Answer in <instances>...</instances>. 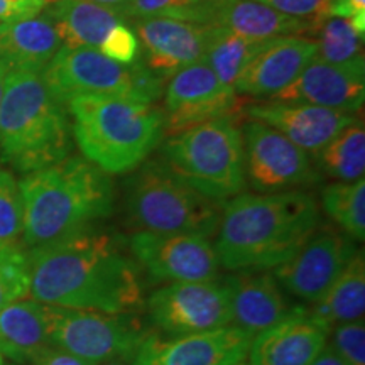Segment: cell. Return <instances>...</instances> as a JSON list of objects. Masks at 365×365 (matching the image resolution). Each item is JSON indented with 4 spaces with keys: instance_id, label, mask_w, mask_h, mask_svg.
I'll use <instances>...</instances> for the list:
<instances>
[{
    "instance_id": "cell-6",
    "label": "cell",
    "mask_w": 365,
    "mask_h": 365,
    "mask_svg": "<svg viewBox=\"0 0 365 365\" xmlns=\"http://www.w3.org/2000/svg\"><path fill=\"white\" fill-rule=\"evenodd\" d=\"M161 153L163 161L180 180L213 202L232 200L247 185L237 118H215L173 134Z\"/></svg>"
},
{
    "instance_id": "cell-31",
    "label": "cell",
    "mask_w": 365,
    "mask_h": 365,
    "mask_svg": "<svg viewBox=\"0 0 365 365\" xmlns=\"http://www.w3.org/2000/svg\"><path fill=\"white\" fill-rule=\"evenodd\" d=\"M212 0H129L125 19L168 17V19L198 22L210 26Z\"/></svg>"
},
{
    "instance_id": "cell-24",
    "label": "cell",
    "mask_w": 365,
    "mask_h": 365,
    "mask_svg": "<svg viewBox=\"0 0 365 365\" xmlns=\"http://www.w3.org/2000/svg\"><path fill=\"white\" fill-rule=\"evenodd\" d=\"M46 16L66 48L98 49L108 31L125 21L118 12L88 0H58Z\"/></svg>"
},
{
    "instance_id": "cell-40",
    "label": "cell",
    "mask_w": 365,
    "mask_h": 365,
    "mask_svg": "<svg viewBox=\"0 0 365 365\" xmlns=\"http://www.w3.org/2000/svg\"><path fill=\"white\" fill-rule=\"evenodd\" d=\"M88 2H93V4H98V6L112 9V11L118 12L122 17H124V11H125L127 4H129V0H88Z\"/></svg>"
},
{
    "instance_id": "cell-45",
    "label": "cell",
    "mask_w": 365,
    "mask_h": 365,
    "mask_svg": "<svg viewBox=\"0 0 365 365\" xmlns=\"http://www.w3.org/2000/svg\"><path fill=\"white\" fill-rule=\"evenodd\" d=\"M0 365H6V362H4V357H2V355H0Z\"/></svg>"
},
{
    "instance_id": "cell-39",
    "label": "cell",
    "mask_w": 365,
    "mask_h": 365,
    "mask_svg": "<svg viewBox=\"0 0 365 365\" xmlns=\"http://www.w3.org/2000/svg\"><path fill=\"white\" fill-rule=\"evenodd\" d=\"M312 365H349V364H346L345 360L331 349L330 344H327L325 349H323L322 354L313 360Z\"/></svg>"
},
{
    "instance_id": "cell-9",
    "label": "cell",
    "mask_w": 365,
    "mask_h": 365,
    "mask_svg": "<svg viewBox=\"0 0 365 365\" xmlns=\"http://www.w3.org/2000/svg\"><path fill=\"white\" fill-rule=\"evenodd\" d=\"M43 314L49 344L91 365L134 359L150 333L137 313H107L43 304Z\"/></svg>"
},
{
    "instance_id": "cell-23",
    "label": "cell",
    "mask_w": 365,
    "mask_h": 365,
    "mask_svg": "<svg viewBox=\"0 0 365 365\" xmlns=\"http://www.w3.org/2000/svg\"><path fill=\"white\" fill-rule=\"evenodd\" d=\"M210 26L223 27L250 39L308 36L317 31L312 22L284 16L255 0H212Z\"/></svg>"
},
{
    "instance_id": "cell-30",
    "label": "cell",
    "mask_w": 365,
    "mask_h": 365,
    "mask_svg": "<svg viewBox=\"0 0 365 365\" xmlns=\"http://www.w3.org/2000/svg\"><path fill=\"white\" fill-rule=\"evenodd\" d=\"M317 59L325 63H345L360 56L364 39L355 33L350 22L341 17H328L314 31Z\"/></svg>"
},
{
    "instance_id": "cell-41",
    "label": "cell",
    "mask_w": 365,
    "mask_h": 365,
    "mask_svg": "<svg viewBox=\"0 0 365 365\" xmlns=\"http://www.w3.org/2000/svg\"><path fill=\"white\" fill-rule=\"evenodd\" d=\"M9 73H11V70H9V66L2 61V59H0V102H2L4 90H6V81H7Z\"/></svg>"
},
{
    "instance_id": "cell-2",
    "label": "cell",
    "mask_w": 365,
    "mask_h": 365,
    "mask_svg": "<svg viewBox=\"0 0 365 365\" xmlns=\"http://www.w3.org/2000/svg\"><path fill=\"white\" fill-rule=\"evenodd\" d=\"M319 225V203L309 191L240 193L222 208L213 247L228 271L274 269L289 261Z\"/></svg>"
},
{
    "instance_id": "cell-11",
    "label": "cell",
    "mask_w": 365,
    "mask_h": 365,
    "mask_svg": "<svg viewBox=\"0 0 365 365\" xmlns=\"http://www.w3.org/2000/svg\"><path fill=\"white\" fill-rule=\"evenodd\" d=\"M245 180L259 193H279L317 185L322 180L313 158L287 137L249 118L242 129Z\"/></svg>"
},
{
    "instance_id": "cell-37",
    "label": "cell",
    "mask_w": 365,
    "mask_h": 365,
    "mask_svg": "<svg viewBox=\"0 0 365 365\" xmlns=\"http://www.w3.org/2000/svg\"><path fill=\"white\" fill-rule=\"evenodd\" d=\"M27 365H91L86 360L76 357L66 350L59 349L56 345H46L41 349L33 359L27 362Z\"/></svg>"
},
{
    "instance_id": "cell-27",
    "label": "cell",
    "mask_w": 365,
    "mask_h": 365,
    "mask_svg": "<svg viewBox=\"0 0 365 365\" xmlns=\"http://www.w3.org/2000/svg\"><path fill=\"white\" fill-rule=\"evenodd\" d=\"M312 158L319 176L344 182L362 180L365 173L364 122L346 127Z\"/></svg>"
},
{
    "instance_id": "cell-28",
    "label": "cell",
    "mask_w": 365,
    "mask_h": 365,
    "mask_svg": "<svg viewBox=\"0 0 365 365\" xmlns=\"http://www.w3.org/2000/svg\"><path fill=\"white\" fill-rule=\"evenodd\" d=\"M271 41L272 39L244 38L223 27L213 26L212 39L208 43L203 61L212 68L223 85L234 90L242 71Z\"/></svg>"
},
{
    "instance_id": "cell-16",
    "label": "cell",
    "mask_w": 365,
    "mask_h": 365,
    "mask_svg": "<svg viewBox=\"0 0 365 365\" xmlns=\"http://www.w3.org/2000/svg\"><path fill=\"white\" fill-rule=\"evenodd\" d=\"M134 33L144 51L140 59L164 81L182 68L203 61L213 26L168 17H144L134 19Z\"/></svg>"
},
{
    "instance_id": "cell-18",
    "label": "cell",
    "mask_w": 365,
    "mask_h": 365,
    "mask_svg": "<svg viewBox=\"0 0 365 365\" xmlns=\"http://www.w3.org/2000/svg\"><path fill=\"white\" fill-rule=\"evenodd\" d=\"M269 100L303 102L357 113L365 100L364 54L345 63H325L313 58L293 83Z\"/></svg>"
},
{
    "instance_id": "cell-36",
    "label": "cell",
    "mask_w": 365,
    "mask_h": 365,
    "mask_svg": "<svg viewBox=\"0 0 365 365\" xmlns=\"http://www.w3.org/2000/svg\"><path fill=\"white\" fill-rule=\"evenodd\" d=\"M255 2H261L284 16L312 22L314 27L331 17L330 7L333 0H255Z\"/></svg>"
},
{
    "instance_id": "cell-8",
    "label": "cell",
    "mask_w": 365,
    "mask_h": 365,
    "mask_svg": "<svg viewBox=\"0 0 365 365\" xmlns=\"http://www.w3.org/2000/svg\"><path fill=\"white\" fill-rule=\"evenodd\" d=\"M41 75L49 91L61 103L80 95H103L156 103L163 95V80L140 58L132 65H120L91 48L63 46Z\"/></svg>"
},
{
    "instance_id": "cell-35",
    "label": "cell",
    "mask_w": 365,
    "mask_h": 365,
    "mask_svg": "<svg viewBox=\"0 0 365 365\" xmlns=\"http://www.w3.org/2000/svg\"><path fill=\"white\" fill-rule=\"evenodd\" d=\"M98 51L103 56L120 63V65H132L139 59L140 44L134 29L127 26L125 22H118L105 36Z\"/></svg>"
},
{
    "instance_id": "cell-7",
    "label": "cell",
    "mask_w": 365,
    "mask_h": 365,
    "mask_svg": "<svg viewBox=\"0 0 365 365\" xmlns=\"http://www.w3.org/2000/svg\"><path fill=\"white\" fill-rule=\"evenodd\" d=\"M125 213L135 232L210 237L220 223L222 207L180 180L163 159H153L127 181Z\"/></svg>"
},
{
    "instance_id": "cell-34",
    "label": "cell",
    "mask_w": 365,
    "mask_h": 365,
    "mask_svg": "<svg viewBox=\"0 0 365 365\" xmlns=\"http://www.w3.org/2000/svg\"><path fill=\"white\" fill-rule=\"evenodd\" d=\"M330 346L349 365H365V325L364 318L341 323L330 330Z\"/></svg>"
},
{
    "instance_id": "cell-21",
    "label": "cell",
    "mask_w": 365,
    "mask_h": 365,
    "mask_svg": "<svg viewBox=\"0 0 365 365\" xmlns=\"http://www.w3.org/2000/svg\"><path fill=\"white\" fill-rule=\"evenodd\" d=\"M223 279L230 291L234 323L252 335L282 322L301 308V304L289 299L271 269L235 271Z\"/></svg>"
},
{
    "instance_id": "cell-26",
    "label": "cell",
    "mask_w": 365,
    "mask_h": 365,
    "mask_svg": "<svg viewBox=\"0 0 365 365\" xmlns=\"http://www.w3.org/2000/svg\"><path fill=\"white\" fill-rule=\"evenodd\" d=\"M308 313L331 330L341 323L362 319L365 314V259L360 249L354 259L328 287L317 303L307 307Z\"/></svg>"
},
{
    "instance_id": "cell-10",
    "label": "cell",
    "mask_w": 365,
    "mask_h": 365,
    "mask_svg": "<svg viewBox=\"0 0 365 365\" xmlns=\"http://www.w3.org/2000/svg\"><path fill=\"white\" fill-rule=\"evenodd\" d=\"M150 325L168 336L234 325L230 291L223 277L202 282H170L148 298Z\"/></svg>"
},
{
    "instance_id": "cell-14",
    "label": "cell",
    "mask_w": 365,
    "mask_h": 365,
    "mask_svg": "<svg viewBox=\"0 0 365 365\" xmlns=\"http://www.w3.org/2000/svg\"><path fill=\"white\" fill-rule=\"evenodd\" d=\"M164 93V117L170 135L223 117H239L242 100L217 78L205 61L182 68L170 78Z\"/></svg>"
},
{
    "instance_id": "cell-3",
    "label": "cell",
    "mask_w": 365,
    "mask_h": 365,
    "mask_svg": "<svg viewBox=\"0 0 365 365\" xmlns=\"http://www.w3.org/2000/svg\"><path fill=\"white\" fill-rule=\"evenodd\" d=\"M24 207V249L65 240L91 230L112 215L110 175L83 156H68L19 181Z\"/></svg>"
},
{
    "instance_id": "cell-13",
    "label": "cell",
    "mask_w": 365,
    "mask_h": 365,
    "mask_svg": "<svg viewBox=\"0 0 365 365\" xmlns=\"http://www.w3.org/2000/svg\"><path fill=\"white\" fill-rule=\"evenodd\" d=\"M129 247L139 267L153 279L166 284L215 281L220 277L215 247L205 235L135 232Z\"/></svg>"
},
{
    "instance_id": "cell-33",
    "label": "cell",
    "mask_w": 365,
    "mask_h": 365,
    "mask_svg": "<svg viewBox=\"0 0 365 365\" xmlns=\"http://www.w3.org/2000/svg\"><path fill=\"white\" fill-rule=\"evenodd\" d=\"M22 298H29L27 250L0 244V308Z\"/></svg>"
},
{
    "instance_id": "cell-29",
    "label": "cell",
    "mask_w": 365,
    "mask_h": 365,
    "mask_svg": "<svg viewBox=\"0 0 365 365\" xmlns=\"http://www.w3.org/2000/svg\"><path fill=\"white\" fill-rule=\"evenodd\" d=\"M322 207L336 228L354 239H365V181H335L322 191Z\"/></svg>"
},
{
    "instance_id": "cell-15",
    "label": "cell",
    "mask_w": 365,
    "mask_h": 365,
    "mask_svg": "<svg viewBox=\"0 0 365 365\" xmlns=\"http://www.w3.org/2000/svg\"><path fill=\"white\" fill-rule=\"evenodd\" d=\"M252 339V333L237 325L178 336L150 331L134 365H237L247 359Z\"/></svg>"
},
{
    "instance_id": "cell-44",
    "label": "cell",
    "mask_w": 365,
    "mask_h": 365,
    "mask_svg": "<svg viewBox=\"0 0 365 365\" xmlns=\"http://www.w3.org/2000/svg\"><path fill=\"white\" fill-rule=\"evenodd\" d=\"M237 365H252V364L247 362V359H245V360H242V362H240V364H237Z\"/></svg>"
},
{
    "instance_id": "cell-17",
    "label": "cell",
    "mask_w": 365,
    "mask_h": 365,
    "mask_svg": "<svg viewBox=\"0 0 365 365\" xmlns=\"http://www.w3.org/2000/svg\"><path fill=\"white\" fill-rule=\"evenodd\" d=\"M249 118L262 122L291 143L314 156L349 125L359 122L357 113L318 107L303 102L262 100L244 108Z\"/></svg>"
},
{
    "instance_id": "cell-12",
    "label": "cell",
    "mask_w": 365,
    "mask_h": 365,
    "mask_svg": "<svg viewBox=\"0 0 365 365\" xmlns=\"http://www.w3.org/2000/svg\"><path fill=\"white\" fill-rule=\"evenodd\" d=\"M357 244L339 228L319 225L289 261L271 271L287 294L309 307L352 261L360 250Z\"/></svg>"
},
{
    "instance_id": "cell-43",
    "label": "cell",
    "mask_w": 365,
    "mask_h": 365,
    "mask_svg": "<svg viewBox=\"0 0 365 365\" xmlns=\"http://www.w3.org/2000/svg\"><path fill=\"white\" fill-rule=\"evenodd\" d=\"M102 365H127V364L118 362V360H113V362H107V364H102Z\"/></svg>"
},
{
    "instance_id": "cell-32",
    "label": "cell",
    "mask_w": 365,
    "mask_h": 365,
    "mask_svg": "<svg viewBox=\"0 0 365 365\" xmlns=\"http://www.w3.org/2000/svg\"><path fill=\"white\" fill-rule=\"evenodd\" d=\"M24 207L19 181L0 168V244L22 245ZM24 247V245H22Z\"/></svg>"
},
{
    "instance_id": "cell-22",
    "label": "cell",
    "mask_w": 365,
    "mask_h": 365,
    "mask_svg": "<svg viewBox=\"0 0 365 365\" xmlns=\"http://www.w3.org/2000/svg\"><path fill=\"white\" fill-rule=\"evenodd\" d=\"M61 48V39L46 12L0 22V59L11 71L43 73Z\"/></svg>"
},
{
    "instance_id": "cell-19",
    "label": "cell",
    "mask_w": 365,
    "mask_h": 365,
    "mask_svg": "<svg viewBox=\"0 0 365 365\" xmlns=\"http://www.w3.org/2000/svg\"><path fill=\"white\" fill-rule=\"evenodd\" d=\"M317 56V43L308 36H282L269 43L242 71L235 93L274 98L298 78Z\"/></svg>"
},
{
    "instance_id": "cell-20",
    "label": "cell",
    "mask_w": 365,
    "mask_h": 365,
    "mask_svg": "<svg viewBox=\"0 0 365 365\" xmlns=\"http://www.w3.org/2000/svg\"><path fill=\"white\" fill-rule=\"evenodd\" d=\"M330 330L308 313L307 307L254 335L252 365H312L328 344Z\"/></svg>"
},
{
    "instance_id": "cell-25",
    "label": "cell",
    "mask_w": 365,
    "mask_h": 365,
    "mask_svg": "<svg viewBox=\"0 0 365 365\" xmlns=\"http://www.w3.org/2000/svg\"><path fill=\"white\" fill-rule=\"evenodd\" d=\"M49 345L43 304L34 299H16L0 308V355L12 364H27Z\"/></svg>"
},
{
    "instance_id": "cell-38",
    "label": "cell",
    "mask_w": 365,
    "mask_h": 365,
    "mask_svg": "<svg viewBox=\"0 0 365 365\" xmlns=\"http://www.w3.org/2000/svg\"><path fill=\"white\" fill-rule=\"evenodd\" d=\"M365 14V0H333L330 7L331 17H341V19H354Z\"/></svg>"
},
{
    "instance_id": "cell-1",
    "label": "cell",
    "mask_w": 365,
    "mask_h": 365,
    "mask_svg": "<svg viewBox=\"0 0 365 365\" xmlns=\"http://www.w3.org/2000/svg\"><path fill=\"white\" fill-rule=\"evenodd\" d=\"M26 250L29 298L38 303L107 313L144 307L140 267L117 235L91 228Z\"/></svg>"
},
{
    "instance_id": "cell-46",
    "label": "cell",
    "mask_w": 365,
    "mask_h": 365,
    "mask_svg": "<svg viewBox=\"0 0 365 365\" xmlns=\"http://www.w3.org/2000/svg\"><path fill=\"white\" fill-rule=\"evenodd\" d=\"M7 365V364H6ZM9 365H19V364H9Z\"/></svg>"
},
{
    "instance_id": "cell-5",
    "label": "cell",
    "mask_w": 365,
    "mask_h": 365,
    "mask_svg": "<svg viewBox=\"0 0 365 365\" xmlns=\"http://www.w3.org/2000/svg\"><path fill=\"white\" fill-rule=\"evenodd\" d=\"M63 105L41 73H9L0 102V161L27 175L70 156L73 132Z\"/></svg>"
},
{
    "instance_id": "cell-42",
    "label": "cell",
    "mask_w": 365,
    "mask_h": 365,
    "mask_svg": "<svg viewBox=\"0 0 365 365\" xmlns=\"http://www.w3.org/2000/svg\"><path fill=\"white\" fill-rule=\"evenodd\" d=\"M11 6H9L7 0H0V22L11 21Z\"/></svg>"
},
{
    "instance_id": "cell-4",
    "label": "cell",
    "mask_w": 365,
    "mask_h": 365,
    "mask_svg": "<svg viewBox=\"0 0 365 365\" xmlns=\"http://www.w3.org/2000/svg\"><path fill=\"white\" fill-rule=\"evenodd\" d=\"M65 105L83 158L107 175L135 171L166 134L163 108L153 102L80 95Z\"/></svg>"
}]
</instances>
